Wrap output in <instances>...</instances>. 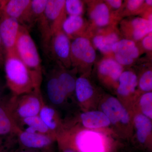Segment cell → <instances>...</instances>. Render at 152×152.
Wrapping results in <instances>:
<instances>
[{"instance_id":"6da1fadb","label":"cell","mask_w":152,"mask_h":152,"mask_svg":"<svg viewBox=\"0 0 152 152\" xmlns=\"http://www.w3.org/2000/svg\"><path fill=\"white\" fill-rule=\"evenodd\" d=\"M4 66L6 84L12 95L18 96L41 90V84L15 52L6 54Z\"/></svg>"},{"instance_id":"7a4b0ae2","label":"cell","mask_w":152,"mask_h":152,"mask_svg":"<svg viewBox=\"0 0 152 152\" xmlns=\"http://www.w3.org/2000/svg\"><path fill=\"white\" fill-rule=\"evenodd\" d=\"M15 51L37 80L42 84V69L40 57L28 29L22 25L16 42Z\"/></svg>"},{"instance_id":"3957f363","label":"cell","mask_w":152,"mask_h":152,"mask_svg":"<svg viewBox=\"0 0 152 152\" xmlns=\"http://www.w3.org/2000/svg\"><path fill=\"white\" fill-rule=\"evenodd\" d=\"M64 0H48L42 17L38 23L45 50L54 34L62 28L66 19Z\"/></svg>"},{"instance_id":"277c9868","label":"cell","mask_w":152,"mask_h":152,"mask_svg":"<svg viewBox=\"0 0 152 152\" xmlns=\"http://www.w3.org/2000/svg\"><path fill=\"white\" fill-rule=\"evenodd\" d=\"M60 134L72 139L79 152H106L107 138L103 134L95 130L86 129L75 132L63 129Z\"/></svg>"},{"instance_id":"5b68a950","label":"cell","mask_w":152,"mask_h":152,"mask_svg":"<svg viewBox=\"0 0 152 152\" xmlns=\"http://www.w3.org/2000/svg\"><path fill=\"white\" fill-rule=\"evenodd\" d=\"M44 103L41 90L18 96L12 95V108L17 124L23 119L38 115Z\"/></svg>"},{"instance_id":"8992f818","label":"cell","mask_w":152,"mask_h":152,"mask_svg":"<svg viewBox=\"0 0 152 152\" xmlns=\"http://www.w3.org/2000/svg\"><path fill=\"white\" fill-rule=\"evenodd\" d=\"M70 39L62 28L58 30L52 36L47 50L58 64L67 69L72 66Z\"/></svg>"},{"instance_id":"52a82bcc","label":"cell","mask_w":152,"mask_h":152,"mask_svg":"<svg viewBox=\"0 0 152 152\" xmlns=\"http://www.w3.org/2000/svg\"><path fill=\"white\" fill-rule=\"evenodd\" d=\"M96 57V51L89 40L81 36L73 39L71 45L72 66L77 69L92 64Z\"/></svg>"},{"instance_id":"ba28073f","label":"cell","mask_w":152,"mask_h":152,"mask_svg":"<svg viewBox=\"0 0 152 152\" xmlns=\"http://www.w3.org/2000/svg\"><path fill=\"white\" fill-rule=\"evenodd\" d=\"M101 111L103 112L115 126H127L131 124L130 114L126 107L118 99L110 96L102 102Z\"/></svg>"},{"instance_id":"9c48e42d","label":"cell","mask_w":152,"mask_h":152,"mask_svg":"<svg viewBox=\"0 0 152 152\" xmlns=\"http://www.w3.org/2000/svg\"><path fill=\"white\" fill-rule=\"evenodd\" d=\"M21 25L16 19L0 13V36L5 54L15 52V46Z\"/></svg>"},{"instance_id":"30bf717a","label":"cell","mask_w":152,"mask_h":152,"mask_svg":"<svg viewBox=\"0 0 152 152\" xmlns=\"http://www.w3.org/2000/svg\"><path fill=\"white\" fill-rule=\"evenodd\" d=\"M12 99L11 94L0 99V137L16 135L20 129L13 114Z\"/></svg>"},{"instance_id":"8fae6325","label":"cell","mask_w":152,"mask_h":152,"mask_svg":"<svg viewBox=\"0 0 152 152\" xmlns=\"http://www.w3.org/2000/svg\"><path fill=\"white\" fill-rule=\"evenodd\" d=\"M115 60L122 66L132 64L140 55L139 49L134 41L129 39L119 40L112 48Z\"/></svg>"},{"instance_id":"7c38bea8","label":"cell","mask_w":152,"mask_h":152,"mask_svg":"<svg viewBox=\"0 0 152 152\" xmlns=\"http://www.w3.org/2000/svg\"><path fill=\"white\" fill-rule=\"evenodd\" d=\"M46 91L48 99L53 105H62L68 99L60 84L54 69L47 76Z\"/></svg>"},{"instance_id":"4fadbf2b","label":"cell","mask_w":152,"mask_h":152,"mask_svg":"<svg viewBox=\"0 0 152 152\" xmlns=\"http://www.w3.org/2000/svg\"><path fill=\"white\" fill-rule=\"evenodd\" d=\"M16 135L22 145L30 148H44L49 146L56 140L52 136L39 133L27 132L20 129Z\"/></svg>"},{"instance_id":"5bb4252c","label":"cell","mask_w":152,"mask_h":152,"mask_svg":"<svg viewBox=\"0 0 152 152\" xmlns=\"http://www.w3.org/2000/svg\"><path fill=\"white\" fill-rule=\"evenodd\" d=\"M31 0L0 1V13L5 16L18 20L20 23Z\"/></svg>"},{"instance_id":"9a60e30c","label":"cell","mask_w":152,"mask_h":152,"mask_svg":"<svg viewBox=\"0 0 152 152\" xmlns=\"http://www.w3.org/2000/svg\"><path fill=\"white\" fill-rule=\"evenodd\" d=\"M123 66L113 58H107L102 60L98 66L99 75L102 79L110 82V83H117L123 71Z\"/></svg>"},{"instance_id":"2e32d148","label":"cell","mask_w":152,"mask_h":152,"mask_svg":"<svg viewBox=\"0 0 152 152\" xmlns=\"http://www.w3.org/2000/svg\"><path fill=\"white\" fill-rule=\"evenodd\" d=\"M39 116L48 129L56 138L62 130L64 126L58 112L54 108L46 104L45 102L42 106Z\"/></svg>"},{"instance_id":"e0dca14e","label":"cell","mask_w":152,"mask_h":152,"mask_svg":"<svg viewBox=\"0 0 152 152\" xmlns=\"http://www.w3.org/2000/svg\"><path fill=\"white\" fill-rule=\"evenodd\" d=\"M48 0H31L20 24L28 28L38 23L44 13Z\"/></svg>"},{"instance_id":"ac0fdd59","label":"cell","mask_w":152,"mask_h":152,"mask_svg":"<svg viewBox=\"0 0 152 152\" xmlns=\"http://www.w3.org/2000/svg\"><path fill=\"white\" fill-rule=\"evenodd\" d=\"M80 118L83 126L89 129H104L111 125L107 117L101 110L84 112Z\"/></svg>"},{"instance_id":"d6986e66","label":"cell","mask_w":152,"mask_h":152,"mask_svg":"<svg viewBox=\"0 0 152 152\" xmlns=\"http://www.w3.org/2000/svg\"><path fill=\"white\" fill-rule=\"evenodd\" d=\"M138 84V79L134 72L124 71L119 78L117 87V93L121 97H129L135 92Z\"/></svg>"},{"instance_id":"ffe728a7","label":"cell","mask_w":152,"mask_h":152,"mask_svg":"<svg viewBox=\"0 0 152 152\" xmlns=\"http://www.w3.org/2000/svg\"><path fill=\"white\" fill-rule=\"evenodd\" d=\"M54 69L60 84L67 97L69 98L75 94L77 79L74 71L69 70L68 69L58 64Z\"/></svg>"},{"instance_id":"44dd1931","label":"cell","mask_w":152,"mask_h":152,"mask_svg":"<svg viewBox=\"0 0 152 152\" xmlns=\"http://www.w3.org/2000/svg\"><path fill=\"white\" fill-rule=\"evenodd\" d=\"M133 123L138 141L142 144L146 142L151 138L152 135V120L140 113H137L134 116Z\"/></svg>"},{"instance_id":"7402d4cb","label":"cell","mask_w":152,"mask_h":152,"mask_svg":"<svg viewBox=\"0 0 152 152\" xmlns=\"http://www.w3.org/2000/svg\"><path fill=\"white\" fill-rule=\"evenodd\" d=\"M18 125L22 131L48 135L56 139V136L48 129L39 115L20 120L18 122Z\"/></svg>"},{"instance_id":"603a6c76","label":"cell","mask_w":152,"mask_h":152,"mask_svg":"<svg viewBox=\"0 0 152 152\" xmlns=\"http://www.w3.org/2000/svg\"><path fill=\"white\" fill-rule=\"evenodd\" d=\"M94 94V87L86 77L76 79L75 94L79 103L84 106L93 98Z\"/></svg>"},{"instance_id":"cb8c5ba5","label":"cell","mask_w":152,"mask_h":152,"mask_svg":"<svg viewBox=\"0 0 152 152\" xmlns=\"http://www.w3.org/2000/svg\"><path fill=\"white\" fill-rule=\"evenodd\" d=\"M85 22L81 16H69L65 19L62 26V29L70 39L81 37Z\"/></svg>"},{"instance_id":"d4e9b609","label":"cell","mask_w":152,"mask_h":152,"mask_svg":"<svg viewBox=\"0 0 152 152\" xmlns=\"http://www.w3.org/2000/svg\"><path fill=\"white\" fill-rule=\"evenodd\" d=\"M90 17L96 26L100 27L107 26L110 20L108 7L105 3L101 2L97 4L91 10Z\"/></svg>"},{"instance_id":"484cf974","label":"cell","mask_w":152,"mask_h":152,"mask_svg":"<svg viewBox=\"0 0 152 152\" xmlns=\"http://www.w3.org/2000/svg\"><path fill=\"white\" fill-rule=\"evenodd\" d=\"M119 39L116 33L111 32L106 34H99L95 36L93 39V44L95 47L103 53L107 54L112 52V48L114 44Z\"/></svg>"},{"instance_id":"4316f807","label":"cell","mask_w":152,"mask_h":152,"mask_svg":"<svg viewBox=\"0 0 152 152\" xmlns=\"http://www.w3.org/2000/svg\"><path fill=\"white\" fill-rule=\"evenodd\" d=\"M152 20L143 18H137L131 21L132 34L134 39L139 40L152 33Z\"/></svg>"},{"instance_id":"83f0119b","label":"cell","mask_w":152,"mask_h":152,"mask_svg":"<svg viewBox=\"0 0 152 152\" xmlns=\"http://www.w3.org/2000/svg\"><path fill=\"white\" fill-rule=\"evenodd\" d=\"M138 105L140 113L150 119H152V93H144L140 97Z\"/></svg>"},{"instance_id":"f1b7e54d","label":"cell","mask_w":152,"mask_h":152,"mask_svg":"<svg viewBox=\"0 0 152 152\" xmlns=\"http://www.w3.org/2000/svg\"><path fill=\"white\" fill-rule=\"evenodd\" d=\"M66 13L69 16H81L83 12V2L79 0H66L65 3Z\"/></svg>"},{"instance_id":"f546056e","label":"cell","mask_w":152,"mask_h":152,"mask_svg":"<svg viewBox=\"0 0 152 152\" xmlns=\"http://www.w3.org/2000/svg\"><path fill=\"white\" fill-rule=\"evenodd\" d=\"M140 89L144 93L151 92L152 90V72L147 70L142 74L138 84Z\"/></svg>"},{"instance_id":"4dcf8cb0","label":"cell","mask_w":152,"mask_h":152,"mask_svg":"<svg viewBox=\"0 0 152 152\" xmlns=\"http://www.w3.org/2000/svg\"><path fill=\"white\" fill-rule=\"evenodd\" d=\"M145 2L143 0H129L127 2V8L130 11H136Z\"/></svg>"},{"instance_id":"1f68e13d","label":"cell","mask_w":152,"mask_h":152,"mask_svg":"<svg viewBox=\"0 0 152 152\" xmlns=\"http://www.w3.org/2000/svg\"><path fill=\"white\" fill-rule=\"evenodd\" d=\"M142 44L144 48L147 50L151 51L152 49V33L145 36L142 39Z\"/></svg>"},{"instance_id":"d6a6232c","label":"cell","mask_w":152,"mask_h":152,"mask_svg":"<svg viewBox=\"0 0 152 152\" xmlns=\"http://www.w3.org/2000/svg\"><path fill=\"white\" fill-rule=\"evenodd\" d=\"M122 1L121 0H108L106 1V3L110 6L113 9H118L121 7Z\"/></svg>"},{"instance_id":"836d02e7","label":"cell","mask_w":152,"mask_h":152,"mask_svg":"<svg viewBox=\"0 0 152 152\" xmlns=\"http://www.w3.org/2000/svg\"><path fill=\"white\" fill-rule=\"evenodd\" d=\"M5 56L0 52V69L4 66Z\"/></svg>"},{"instance_id":"e575fe53","label":"cell","mask_w":152,"mask_h":152,"mask_svg":"<svg viewBox=\"0 0 152 152\" xmlns=\"http://www.w3.org/2000/svg\"><path fill=\"white\" fill-rule=\"evenodd\" d=\"M0 52L5 56V51L4 49L1 36H0Z\"/></svg>"},{"instance_id":"d590c367","label":"cell","mask_w":152,"mask_h":152,"mask_svg":"<svg viewBox=\"0 0 152 152\" xmlns=\"http://www.w3.org/2000/svg\"><path fill=\"white\" fill-rule=\"evenodd\" d=\"M4 87L3 86L2 83L0 80V99L4 96L3 94V92H4Z\"/></svg>"},{"instance_id":"8d00e7d4","label":"cell","mask_w":152,"mask_h":152,"mask_svg":"<svg viewBox=\"0 0 152 152\" xmlns=\"http://www.w3.org/2000/svg\"><path fill=\"white\" fill-rule=\"evenodd\" d=\"M80 152L78 151H75L73 149H72L71 148H66L64 150V152Z\"/></svg>"},{"instance_id":"74e56055","label":"cell","mask_w":152,"mask_h":152,"mask_svg":"<svg viewBox=\"0 0 152 152\" xmlns=\"http://www.w3.org/2000/svg\"><path fill=\"white\" fill-rule=\"evenodd\" d=\"M145 3H146V4L147 5H148L150 6H151L152 5V0H147V1H145Z\"/></svg>"},{"instance_id":"f35d334b","label":"cell","mask_w":152,"mask_h":152,"mask_svg":"<svg viewBox=\"0 0 152 152\" xmlns=\"http://www.w3.org/2000/svg\"><path fill=\"white\" fill-rule=\"evenodd\" d=\"M1 137H0V145H1Z\"/></svg>"},{"instance_id":"ab89813d","label":"cell","mask_w":152,"mask_h":152,"mask_svg":"<svg viewBox=\"0 0 152 152\" xmlns=\"http://www.w3.org/2000/svg\"><path fill=\"white\" fill-rule=\"evenodd\" d=\"M20 152H28V151H21Z\"/></svg>"}]
</instances>
